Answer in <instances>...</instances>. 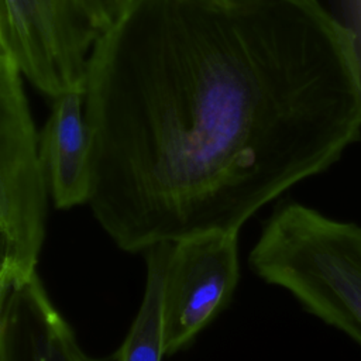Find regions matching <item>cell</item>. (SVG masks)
I'll return each mask as SVG.
<instances>
[{
	"mask_svg": "<svg viewBox=\"0 0 361 361\" xmlns=\"http://www.w3.org/2000/svg\"><path fill=\"white\" fill-rule=\"evenodd\" d=\"M83 94L87 204L127 252L240 231L361 134L355 37L319 0H134Z\"/></svg>",
	"mask_w": 361,
	"mask_h": 361,
	"instance_id": "obj_1",
	"label": "cell"
},
{
	"mask_svg": "<svg viewBox=\"0 0 361 361\" xmlns=\"http://www.w3.org/2000/svg\"><path fill=\"white\" fill-rule=\"evenodd\" d=\"M248 264L313 316L361 347V227L302 203L279 202L262 224Z\"/></svg>",
	"mask_w": 361,
	"mask_h": 361,
	"instance_id": "obj_2",
	"label": "cell"
},
{
	"mask_svg": "<svg viewBox=\"0 0 361 361\" xmlns=\"http://www.w3.org/2000/svg\"><path fill=\"white\" fill-rule=\"evenodd\" d=\"M134 0H1L0 48L24 79L51 100L85 92L96 45Z\"/></svg>",
	"mask_w": 361,
	"mask_h": 361,
	"instance_id": "obj_3",
	"label": "cell"
},
{
	"mask_svg": "<svg viewBox=\"0 0 361 361\" xmlns=\"http://www.w3.org/2000/svg\"><path fill=\"white\" fill-rule=\"evenodd\" d=\"M24 76L0 48V285L35 274L49 185Z\"/></svg>",
	"mask_w": 361,
	"mask_h": 361,
	"instance_id": "obj_4",
	"label": "cell"
},
{
	"mask_svg": "<svg viewBox=\"0 0 361 361\" xmlns=\"http://www.w3.org/2000/svg\"><path fill=\"white\" fill-rule=\"evenodd\" d=\"M238 276V231H207L172 243L162 296L165 355L190 347L227 307Z\"/></svg>",
	"mask_w": 361,
	"mask_h": 361,
	"instance_id": "obj_5",
	"label": "cell"
},
{
	"mask_svg": "<svg viewBox=\"0 0 361 361\" xmlns=\"http://www.w3.org/2000/svg\"><path fill=\"white\" fill-rule=\"evenodd\" d=\"M0 361H117L89 355L37 272L0 285Z\"/></svg>",
	"mask_w": 361,
	"mask_h": 361,
	"instance_id": "obj_6",
	"label": "cell"
},
{
	"mask_svg": "<svg viewBox=\"0 0 361 361\" xmlns=\"http://www.w3.org/2000/svg\"><path fill=\"white\" fill-rule=\"evenodd\" d=\"M39 154L55 207L72 209L87 203L90 148L83 92H66L52 99L39 133Z\"/></svg>",
	"mask_w": 361,
	"mask_h": 361,
	"instance_id": "obj_7",
	"label": "cell"
},
{
	"mask_svg": "<svg viewBox=\"0 0 361 361\" xmlns=\"http://www.w3.org/2000/svg\"><path fill=\"white\" fill-rule=\"evenodd\" d=\"M172 243L154 244L144 251L147 265L141 306L116 351L117 361H161L164 351L162 296Z\"/></svg>",
	"mask_w": 361,
	"mask_h": 361,
	"instance_id": "obj_8",
	"label": "cell"
}]
</instances>
